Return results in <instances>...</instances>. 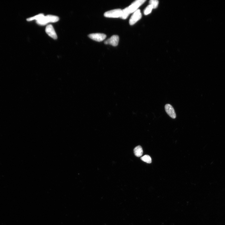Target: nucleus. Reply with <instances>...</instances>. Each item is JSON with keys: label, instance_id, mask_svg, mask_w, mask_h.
Returning a JSON list of instances; mask_svg holds the SVG:
<instances>
[{"label": "nucleus", "instance_id": "nucleus-1", "mask_svg": "<svg viewBox=\"0 0 225 225\" xmlns=\"http://www.w3.org/2000/svg\"><path fill=\"white\" fill-rule=\"evenodd\" d=\"M122 10L117 9L107 11L104 14V16L107 18H120L122 16Z\"/></svg>", "mask_w": 225, "mask_h": 225}, {"label": "nucleus", "instance_id": "nucleus-2", "mask_svg": "<svg viewBox=\"0 0 225 225\" xmlns=\"http://www.w3.org/2000/svg\"><path fill=\"white\" fill-rule=\"evenodd\" d=\"M146 1L145 0H137L133 3L129 7L128 10L130 14L134 13L141 5Z\"/></svg>", "mask_w": 225, "mask_h": 225}, {"label": "nucleus", "instance_id": "nucleus-3", "mask_svg": "<svg viewBox=\"0 0 225 225\" xmlns=\"http://www.w3.org/2000/svg\"><path fill=\"white\" fill-rule=\"evenodd\" d=\"M142 17V14L140 9H138L134 12L130 19L129 23L130 25H133L138 20Z\"/></svg>", "mask_w": 225, "mask_h": 225}, {"label": "nucleus", "instance_id": "nucleus-4", "mask_svg": "<svg viewBox=\"0 0 225 225\" xmlns=\"http://www.w3.org/2000/svg\"><path fill=\"white\" fill-rule=\"evenodd\" d=\"M88 36L91 39L98 42H102L106 37L105 34L102 33L90 34Z\"/></svg>", "mask_w": 225, "mask_h": 225}, {"label": "nucleus", "instance_id": "nucleus-5", "mask_svg": "<svg viewBox=\"0 0 225 225\" xmlns=\"http://www.w3.org/2000/svg\"><path fill=\"white\" fill-rule=\"evenodd\" d=\"M119 37L117 35H114L110 38L108 39L105 42L106 44H110L114 47H116L119 43Z\"/></svg>", "mask_w": 225, "mask_h": 225}, {"label": "nucleus", "instance_id": "nucleus-6", "mask_svg": "<svg viewBox=\"0 0 225 225\" xmlns=\"http://www.w3.org/2000/svg\"><path fill=\"white\" fill-rule=\"evenodd\" d=\"M45 32L48 36L52 38L55 39L57 38V34L52 25H48L45 28Z\"/></svg>", "mask_w": 225, "mask_h": 225}, {"label": "nucleus", "instance_id": "nucleus-7", "mask_svg": "<svg viewBox=\"0 0 225 225\" xmlns=\"http://www.w3.org/2000/svg\"><path fill=\"white\" fill-rule=\"evenodd\" d=\"M165 109L167 113L173 119H175L176 114L173 108L169 104H167L165 106Z\"/></svg>", "mask_w": 225, "mask_h": 225}, {"label": "nucleus", "instance_id": "nucleus-8", "mask_svg": "<svg viewBox=\"0 0 225 225\" xmlns=\"http://www.w3.org/2000/svg\"><path fill=\"white\" fill-rule=\"evenodd\" d=\"M134 153L135 155L137 157H140L143 154V150L141 146L136 147L134 149Z\"/></svg>", "mask_w": 225, "mask_h": 225}, {"label": "nucleus", "instance_id": "nucleus-9", "mask_svg": "<svg viewBox=\"0 0 225 225\" xmlns=\"http://www.w3.org/2000/svg\"><path fill=\"white\" fill-rule=\"evenodd\" d=\"M130 14L128 7H127L122 10V16L120 18L124 20L128 18Z\"/></svg>", "mask_w": 225, "mask_h": 225}, {"label": "nucleus", "instance_id": "nucleus-10", "mask_svg": "<svg viewBox=\"0 0 225 225\" xmlns=\"http://www.w3.org/2000/svg\"><path fill=\"white\" fill-rule=\"evenodd\" d=\"M47 17L49 23H55L58 21L59 20V17L56 16L48 15H47Z\"/></svg>", "mask_w": 225, "mask_h": 225}, {"label": "nucleus", "instance_id": "nucleus-11", "mask_svg": "<svg viewBox=\"0 0 225 225\" xmlns=\"http://www.w3.org/2000/svg\"><path fill=\"white\" fill-rule=\"evenodd\" d=\"M44 16V15L43 14H40L33 17H31V18L27 19V20L28 21H30L34 20L37 21L41 18L42 17Z\"/></svg>", "mask_w": 225, "mask_h": 225}, {"label": "nucleus", "instance_id": "nucleus-12", "mask_svg": "<svg viewBox=\"0 0 225 225\" xmlns=\"http://www.w3.org/2000/svg\"><path fill=\"white\" fill-rule=\"evenodd\" d=\"M141 159L144 162L147 163H151L152 162V159L151 157L147 155H144V156L141 157Z\"/></svg>", "mask_w": 225, "mask_h": 225}, {"label": "nucleus", "instance_id": "nucleus-13", "mask_svg": "<svg viewBox=\"0 0 225 225\" xmlns=\"http://www.w3.org/2000/svg\"><path fill=\"white\" fill-rule=\"evenodd\" d=\"M150 5L152 7L153 9L156 8L158 6L159 2L157 0H151L149 2Z\"/></svg>", "mask_w": 225, "mask_h": 225}, {"label": "nucleus", "instance_id": "nucleus-14", "mask_svg": "<svg viewBox=\"0 0 225 225\" xmlns=\"http://www.w3.org/2000/svg\"><path fill=\"white\" fill-rule=\"evenodd\" d=\"M153 8L151 5H149L144 11V14L146 15H149L151 12Z\"/></svg>", "mask_w": 225, "mask_h": 225}]
</instances>
